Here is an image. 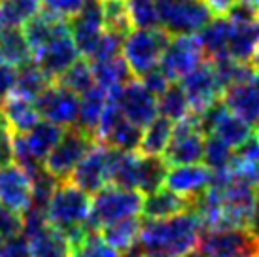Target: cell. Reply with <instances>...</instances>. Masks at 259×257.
Returning <instances> with one entry per match:
<instances>
[{"mask_svg":"<svg viewBox=\"0 0 259 257\" xmlns=\"http://www.w3.org/2000/svg\"><path fill=\"white\" fill-rule=\"evenodd\" d=\"M157 112H159V115H163V117H166L168 121H172V123L182 121V119H186L187 115L191 114L189 100H187L180 83L172 81L163 93L159 95Z\"/></svg>","mask_w":259,"mask_h":257,"instance_id":"cell-34","label":"cell"},{"mask_svg":"<svg viewBox=\"0 0 259 257\" xmlns=\"http://www.w3.org/2000/svg\"><path fill=\"white\" fill-rule=\"evenodd\" d=\"M259 46V15L248 19H231V38L227 55L242 63H250Z\"/></svg>","mask_w":259,"mask_h":257,"instance_id":"cell-21","label":"cell"},{"mask_svg":"<svg viewBox=\"0 0 259 257\" xmlns=\"http://www.w3.org/2000/svg\"><path fill=\"white\" fill-rule=\"evenodd\" d=\"M214 182V172L206 164H176L166 172L165 186L189 202L204 193Z\"/></svg>","mask_w":259,"mask_h":257,"instance_id":"cell-16","label":"cell"},{"mask_svg":"<svg viewBox=\"0 0 259 257\" xmlns=\"http://www.w3.org/2000/svg\"><path fill=\"white\" fill-rule=\"evenodd\" d=\"M252 66L255 68V70H259V46H257V50H255V53H253V57H252Z\"/></svg>","mask_w":259,"mask_h":257,"instance_id":"cell-50","label":"cell"},{"mask_svg":"<svg viewBox=\"0 0 259 257\" xmlns=\"http://www.w3.org/2000/svg\"><path fill=\"white\" fill-rule=\"evenodd\" d=\"M246 2H248V4H252V6L259 12V0H246Z\"/></svg>","mask_w":259,"mask_h":257,"instance_id":"cell-53","label":"cell"},{"mask_svg":"<svg viewBox=\"0 0 259 257\" xmlns=\"http://www.w3.org/2000/svg\"><path fill=\"white\" fill-rule=\"evenodd\" d=\"M14 163V133L0 115V166Z\"/></svg>","mask_w":259,"mask_h":257,"instance_id":"cell-46","label":"cell"},{"mask_svg":"<svg viewBox=\"0 0 259 257\" xmlns=\"http://www.w3.org/2000/svg\"><path fill=\"white\" fill-rule=\"evenodd\" d=\"M253 79L257 81V85H259V70H255V76H253Z\"/></svg>","mask_w":259,"mask_h":257,"instance_id":"cell-55","label":"cell"},{"mask_svg":"<svg viewBox=\"0 0 259 257\" xmlns=\"http://www.w3.org/2000/svg\"><path fill=\"white\" fill-rule=\"evenodd\" d=\"M108 163H110V148L104 144H97L91 148V151L85 157L81 159L72 174L68 176L66 182L74 184L79 187L81 191L87 195H95V193L108 186Z\"/></svg>","mask_w":259,"mask_h":257,"instance_id":"cell-14","label":"cell"},{"mask_svg":"<svg viewBox=\"0 0 259 257\" xmlns=\"http://www.w3.org/2000/svg\"><path fill=\"white\" fill-rule=\"evenodd\" d=\"M65 128L55 125V123H50L46 119H40V121L30 128L29 133H25V142L29 146V150L32 151V155L38 159V161H46V157L50 155V151L53 150V146L59 142V138L63 136Z\"/></svg>","mask_w":259,"mask_h":257,"instance_id":"cell-30","label":"cell"},{"mask_svg":"<svg viewBox=\"0 0 259 257\" xmlns=\"http://www.w3.org/2000/svg\"><path fill=\"white\" fill-rule=\"evenodd\" d=\"M199 44L202 53L208 61H216L222 57H229V38H231V19L227 15H214L201 30H199Z\"/></svg>","mask_w":259,"mask_h":257,"instance_id":"cell-22","label":"cell"},{"mask_svg":"<svg viewBox=\"0 0 259 257\" xmlns=\"http://www.w3.org/2000/svg\"><path fill=\"white\" fill-rule=\"evenodd\" d=\"M135 29H159L157 0H125Z\"/></svg>","mask_w":259,"mask_h":257,"instance_id":"cell-38","label":"cell"},{"mask_svg":"<svg viewBox=\"0 0 259 257\" xmlns=\"http://www.w3.org/2000/svg\"><path fill=\"white\" fill-rule=\"evenodd\" d=\"M68 29L78 53L89 59L104 32L102 0H85L78 14L68 19Z\"/></svg>","mask_w":259,"mask_h":257,"instance_id":"cell-12","label":"cell"},{"mask_svg":"<svg viewBox=\"0 0 259 257\" xmlns=\"http://www.w3.org/2000/svg\"><path fill=\"white\" fill-rule=\"evenodd\" d=\"M138 172H140L138 151H121L110 148L108 180L112 186L138 191Z\"/></svg>","mask_w":259,"mask_h":257,"instance_id":"cell-23","label":"cell"},{"mask_svg":"<svg viewBox=\"0 0 259 257\" xmlns=\"http://www.w3.org/2000/svg\"><path fill=\"white\" fill-rule=\"evenodd\" d=\"M97 144H99L97 138L85 131H81L78 125L65 128L63 136L59 138V142L53 146V150L44 161V168L51 172L57 180L66 182L76 168V164L85 157Z\"/></svg>","mask_w":259,"mask_h":257,"instance_id":"cell-6","label":"cell"},{"mask_svg":"<svg viewBox=\"0 0 259 257\" xmlns=\"http://www.w3.org/2000/svg\"><path fill=\"white\" fill-rule=\"evenodd\" d=\"M15 85V68L6 63H0V100L14 93Z\"/></svg>","mask_w":259,"mask_h":257,"instance_id":"cell-48","label":"cell"},{"mask_svg":"<svg viewBox=\"0 0 259 257\" xmlns=\"http://www.w3.org/2000/svg\"><path fill=\"white\" fill-rule=\"evenodd\" d=\"M204 133L199 123V117L191 112L186 119L174 123L170 142L166 146L163 159L168 166L176 164H195L202 161L204 153Z\"/></svg>","mask_w":259,"mask_h":257,"instance_id":"cell-8","label":"cell"},{"mask_svg":"<svg viewBox=\"0 0 259 257\" xmlns=\"http://www.w3.org/2000/svg\"><path fill=\"white\" fill-rule=\"evenodd\" d=\"M85 0H40V6L53 15L70 19L78 14Z\"/></svg>","mask_w":259,"mask_h":257,"instance_id":"cell-45","label":"cell"},{"mask_svg":"<svg viewBox=\"0 0 259 257\" xmlns=\"http://www.w3.org/2000/svg\"><path fill=\"white\" fill-rule=\"evenodd\" d=\"M34 104L40 117H44L46 121L55 123L63 128L74 127L78 123L79 95L61 85L59 81L50 83L48 89L34 100Z\"/></svg>","mask_w":259,"mask_h":257,"instance_id":"cell-11","label":"cell"},{"mask_svg":"<svg viewBox=\"0 0 259 257\" xmlns=\"http://www.w3.org/2000/svg\"><path fill=\"white\" fill-rule=\"evenodd\" d=\"M168 164L163 155H142L140 153V172H138V191L150 195L165 187Z\"/></svg>","mask_w":259,"mask_h":257,"instance_id":"cell-33","label":"cell"},{"mask_svg":"<svg viewBox=\"0 0 259 257\" xmlns=\"http://www.w3.org/2000/svg\"><path fill=\"white\" fill-rule=\"evenodd\" d=\"M202 223L193 210L163 218L144 220L135 250L144 257H184L199 248Z\"/></svg>","mask_w":259,"mask_h":257,"instance_id":"cell-1","label":"cell"},{"mask_svg":"<svg viewBox=\"0 0 259 257\" xmlns=\"http://www.w3.org/2000/svg\"><path fill=\"white\" fill-rule=\"evenodd\" d=\"M0 257H32L29 238L25 235L0 238Z\"/></svg>","mask_w":259,"mask_h":257,"instance_id":"cell-44","label":"cell"},{"mask_svg":"<svg viewBox=\"0 0 259 257\" xmlns=\"http://www.w3.org/2000/svg\"><path fill=\"white\" fill-rule=\"evenodd\" d=\"M32 204L30 206H36L46 210L48 208V202H50L51 195L55 191V187L61 184V180H57L51 172H48L46 168L38 170L32 178Z\"/></svg>","mask_w":259,"mask_h":257,"instance_id":"cell-41","label":"cell"},{"mask_svg":"<svg viewBox=\"0 0 259 257\" xmlns=\"http://www.w3.org/2000/svg\"><path fill=\"white\" fill-rule=\"evenodd\" d=\"M140 227H142V222L138 216H135V218H125L121 222L104 225L101 229V235L114 250L127 253V251L135 250L138 235H140Z\"/></svg>","mask_w":259,"mask_h":257,"instance_id":"cell-29","label":"cell"},{"mask_svg":"<svg viewBox=\"0 0 259 257\" xmlns=\"http://www.w3.org/2000/svg\"><path fill=\"white\" fill-rule=\"evenodd\" d=\"M140 81H142V83H144V85L148 87V89H150V91L155 95V97H159V95L165 91L166 87L172 83L170 79L166 78L165 72L161 70L159 66H155L153 70H150L148 74H144V76L140 78Z\"/></svg>","mask_w":259,"mask_h":257,"instance_id":"cell-47","label":"cell"},{"mask_svg":"<svg viewBox=\"0 0 259 257\" xmlns=\"http://www.w3.org/2000/svg\"><path fill=\"white\" fill-rule=\"evenodd\" d=\"M57 81L61 85L68 87L76 95H83L93 85H97L93 76V66L89 63V59H78L76 63L66 68L65 74Z\"/></svg>","mask_w":259,"mask_h":257,"instance_id":"cell-35","label":"cell"},{"mask_svg":"<svg viewBox=\"0 0 259 257\" xmlns=\"http://www.w3.org/2000/svg\"><path fill=\"white\" fill-rule=\"evenodd\" d=\"M159 29L168 36L197 34L214 17L206 0H157Z\"/></svg>","mask_w":259,"mask_h":257,"instance_id":"cell-5","label":"cell"},{"mask_svg":"<svg viewBox=\"0 0 259 257\" xmlns=\"http://www.w3.org/2000/svg\"><path fill=\"white\" fill-rule=\"evenodd\" d=\"M237 0H206V4L210 6V10L214 12V15H225L229 12L233 4Z\"/></svg>","mask_w":259,"mask_h":257,"instance_id":"cell-49","label":"cell"},{"mask_svg":"<svg viewBox=\"0 0 259 257\" xmlns=\"http://www.w3.org/2000/svg\"><path fill=\"white\" fill-rule=\"evenodd\" d=\"M21 229H23L21 214L0 202V238H10V236L21 235Z\"/></svg>","mask_w":259,"mask_h":257,"instance_id":"cell-43","label":"cell"},{"mask_svg":"<svg viewBox=\"0 0 259 257\" xmlns=\"http://www.w3.org/2000/svg\"><path fill=\"white\" fill-rule=\"evenodd\" d=\"M89 63L93 66L95 83L101 85L102 89H106V91L117 89V87L125 85L127 81L133 79L131 68L127 66L123 55H117V57L112 59H102V61H89Z\"/></svg>","mask_w":259,"mask_h":257,"instance_id":"cell-28","label":"cell"},{"mask_svg":"<svg viewBox=\"0 0 259 257\" xmlns=\"http://www.w3.org/2000/svg\"><path fill=\"white\" fill-rule=\"evenodd\" d=\"M48 222L61 233L87 225L91 214V197L70 182H61L51 195L48 208Z\"/></svg>","mask_w":259,"mask_h":257,"instance_id":"cell-3","label":"cell"},{"mask_svg":"<svg viewBox=\"0 0 259 257\" xmlns=\"http://www.w3.org/2000/svg\"><path fill=\"white\" fill-rule=\"evenodd\" d=\"M255 136H257V138H259V128H257V133H255Z\"/></svg>","mask_w":259,"mask_h":257,"instance_id":"cell-57","label":"cell"},{"mask_svg":"<svg viewBox=\"0 0 259 257\" xmlns=\"http://www.w3.org/2000/svg\"><path fill=\"white\" fill-rule=\"evenodd\" d=\"M197 250L202 257H255L259 253V236L246 229L202 231Z\"/></svg>","mask_w":259,"mask_h":257,"instance_id":"cell-7","label":"cell"},{"mask_svg":"<svg viewBox=\"0 0 259 257\" xmlns=\"http://www.w3.org/2000/svg\"><path fill=\"white\" fill-rule=\"evenodd\" d=\"M108 97L125 119L142 128L159 115L157 97L140 79H131L125 85L112 89L108 91Z\"/></svg>","mask_w":259,"mask_h":257,"instance_id":"cell-9","label":"cell"},{"mask_svg":"<svg viewBox=\"0 0 259 257\" xmlns=\"http://www.w3.org/2000/svg\"><path fill=\"white\" fill-rule=\"evenodd\" d=\"M204 53L195 34L170 36L159 61V68L170 81H180L202 63Z\"/></svg>","mask_w":259,"mask_h":257,"instance_id":"cell-10","label":"cell"},{"mask_svg":"<svg viewBox=\"0 0 259 257\" xmlns=\"http://www.w3.org/2000/svg\"><path fill=\"white\" fill-rule=\"evenodd\" d=\"M191 208V202L180 195H176L170 189H159L155 193L144 195L142 200V212L144 220H163V218H170V216L182 214Z\"/></svg>","mask_w":259,"mask_h":257,"instance_id":"cell-24","label":"cell"},{"mask_svg":"<svg viewBox=\"0 0 259 257\" xmlns=\"http://www.w3.org/2000/svg\"><path fill=\"white\" fill-rule=\"evenodd\" d=\"M255 257H259V253H257V255H255Z\"/></svg>","mask_w":259,"mask_h":257,"instance_id":"cell-58","label":"cell"},{"mask_svg":"<svg viewBox=\"0 0 259 257\" xmlns=\"http://www.w3.org/2000/svg\"><path fill=\"white\" fill-rule=\"evenodd\" d=\"M170 36L163 29H135L123 38L121 55L138 79L159 66Z\"/></svg>","mask_w":259,"mask_h":257,"instance_id":"cell-4","label":"cell"},{"mask_svg":"<svg viewBox=\"0 0 259 257\" xmlns=\"http://www.w3.org/2000/svg\"><path fill=\"white\" fill-rule=\"evenodd\" d=\"M180 85L186 93L193 114H202L208 106L222 99L223 89L220 85L212 63H201L193 72L180 79Z\"/></svg>","mask_w":259,"mask_h":257,"instance_id":"cell-13","label":"cell"},{"mask_svg":"<svg viewBox=\"0 0 259 257\" xmlns=\"http://www.w3.org/2000/svg\"><path fill=\"white\" fill-rule=\"evenodd\" d=\"M202 161L214 174L229 172L231 161H233V148L227 146L223 140H220L218 136L208 135V138L204 140Z\"/></svg>","mask_w":259,"mask_h":257,"instance_id":"cell-36","label":"cell"},{"mask_svg":"<svg viewBox=\"0 0 259 257\" xmlns=\"http://www.w3.org/2000/svg\"><path fill=\"white\" fill-rule=\"evenodd\" d=\"M222 102L231 114L240 117L250 127L259 125V85L255 79L240 81L223 89Z\"/></svg>","mask_w":259,"mask_h":257,"instance_id":"cell-18","label":"cell"},{"mask_svg":"<svg viewBox=\"0 0 259 257\" xmlns=\"http://www.w3.org/2000/svg\"><path fill=\"white\" fill-rule=\"evenodd\" d=\"M106 104H108V91L102 89L101 85H93L89 91L79 95V114L76 125L81 131L95 136Z\"/></svg>","mask_w":259,"mask_h":257,"instance_id":"cell-25","label":"cell"},{"mask_svg":"<svg viewBox=\"0 0 259 257\" xmlns=\"http://www.w3.org/2000/svg\"><path fill=\"white\" fill-rule=\"evenodd\" d=\"M123 257H144V255H140L137 250H131V251H127V253H125Z\"/></svg>","mask_w":259,"mask_h":257,"instance_id":"cell-52","label":"cell"},{"mask_svg":"<svg viewBox=\"0 0 259 257\" xmlns=\"http://www.w3.org/2000/svg\"><path fill=\"white\" fill-rule=\"evenodd\" d=\"M102 17H104V29L127 36L131 32L129 12L125 6V0H102Z\"/></svg>","mask_w":259,"mask_h":257,"instance_id":"cell-39","label":"cell"},{"mask_svg":"<svg viewBox=\"0 0 259 257\" xmlns=\"http://www.w3.org/2000/svg\"><path fill=\"white\" fill-rule=\"evenodd\" d=\"M255 191H257V197H259V178H257V182H255Z\"/></svg>","mask_w":259,"mask_h":257,"instance_id":"cell-56","label":"cell"},{"mask_svg":"<svg viewBox=\"0 0 259 257\" xmlns=\"http://www.w3.org/2000/svg\"><path fill=\"white\" fill-rule=\"evenodd\" d=\"M184 257H202V255L199 253V250H195V251H191V253H187V255H184Z\"/></svg>","mask_w":259,"mask_h":257,"instance_id":"cell-54","label":"cell"},{"mask_svg":"<svg viewBox=\"0 0 259 257\" xmlns=\"http://www.w3.org/2000/svg\"><path fill=\"white\" fill-rule=\"evenodd\" d=\"M0 202L23 214L32 204V182L15 163L0 166Z\"/></svg>","mask_w":259,"mask_h":257,"instance_id":"cell-17","label":"cell"},{"mask_svg":"<svg viewBox=\"0 0 259 257\" xmlns=\"http://www.w3.org/2000/svg\"><path fill=\"white\" fill-rule=\"evenodd\" d=\"M40 8V0H0L6 27H23V23L36 15Z\"/></svg>","mask_w":259,"mask_h":257,"instance_id":"cell-37","label":"cell"},{"mask_svg":"<svg viewBox=\"0 0 259 257\" xmlns=\"http://www.w3.org/2000/svg\"><path fill=\"white\" fill-rule=\"evenodd\" d=\"M34 57V51L27 42L21 27H6L0 38V63H6L14 68L29 63Z\"/></svg>","mask_w":259,"mask_h":257,"instance_id":"cell-26","label":"cell"},{"mask_svg":"<svg viewBox=\"0 0 259 257\" xmlns=\"http://www.w3.org/2000/svg\"><path fill=\"white\" fill-rule=\"evenodd\" d=\"M72 257H119V251L102 238L101 231H91L78 246L72 248Z\"/></svg>","mask_w":259,"mask_h":257,"instance_id":"cell-40","label":"cell"},{"mask_svg":"<svg viewBox=\"0 0 259 257\" xmlns=\"http://www.w3.org/2000/svg\"><path fill=\"white\" fill-rule=\"evenodd\" d=\"M78 50L74 46L70 34L59 36L55 40L48 42L40 50L34 51L32 61L38 64V68L46 74L50 81H57L65 70L78 61Z\"/></svg>","mask_w":259,"mask_h":257,"instance_id":"cell-15","label":"cell"},{"mask_svg":"<svg viewBox=\"0 0 259 257\" xmlns=\"http://www.w3.org/2000/svg\"><path fill=\"white\" fill-rule=\"evenodd\" d=\"M144 195L137 189H123L117 186H104L91 199V214L87 225L101 231L104 225L121 222L125 218H135L142 212Z\"/></svg>","mask_w":259,"mask_h":257,"instance_id":"cell-2","label":"cell"},{"mask_svg":"<svg viewBox=\"0 0 259 257\" xmlns=\"http://www.w3.org/2000/svg\"><path fill=\"white\" fill-rule=\"evenodd\" d=\"M123 38H125V36L104 29L101 40L97 44V48H95L93 55L89 57V61H102V59H112V57L121 55Z\"/></svg>","mask_w":259,"mask_h":257,"instance_id":"cell-42","label":"cell"},{"mask_svg":"<svg viewBox=\"0 0 259 257\" xmlns=\"http://www.w3.org/2000/svg\"><path fill=\"white\" fill-rule=\"evenodd\" d=\"M0 115L8 127L12 128V133H17V135L29 133L42 119L34 100L25 99L17 93H10L6 99L0 100Z\"/></svg>","mask_w":259,"mask_h":257,"instance_id":"cell-20","label":"cell"},{"mask_svg":"<svg viewBox=\"0 0 259 257\" xmlns=\"http://www.w3.org/2000/svg\"><path fill=\"white\" fill-rule=\"evenodd\" d=\"M4 30H6V21H4V15H2V12H0V38H2V34H4Z\"/></svg>","mask_w":259,"mask_h":257,"instance_id":"cell-51","label":"cell"},{"mask_svg":"<svg viewBox=\"0 0 259 257\" xmlns=\"http://www.w3.org/2000/svg\"><path fill=\"white\" fill-rule=\"evenodd\" d=\"M32 257H72V244L59 229L48 227L29 238Z\"/></svg>","mask_w":259,"mask_h":257,"instance_id":"cell-27","label":"cell"},{"mask_svg":"<svg viewBox=\"0 0 259 257\" xmlns=\"http://www.w3.org/2000/svg\"><path fill=\"white\" fill-rule=\"evenodd\" d=\"M23 34L27 38V42L30 44L32 51H36L59 36L70 34L68 19L53 15L44 10V12L32 15L29 21L23 23Z\"/></svg>","mask_w":259,"mask_h":257,"instance_id":"cell-19","label":"cell"},{"mask_svg":"<svg viewBox=\"0 0 259 257\" xmlns=\"http://www.w3.org/2000/svg\"><path fill=\"white\" fill-rule=\"evenodd\" d=\"M50 83H53V81L46 78V74L38 68V64L34 61H29V63L21 64L19 68H15L14 93L21 95L25 99L36 100L48 89Z\"/></svg>","mask_w":259,"mask_h":257,"instance_id":"cell-32","label":"cell"},{"mask_svg":"<svg viewBox=\"0 0 259 257\" xmlns=\"http://www.w3.org/2000/svg\"><path fill=\"white\" fill-rule=\"evenodd\" d=\"M172 128H174L172 121H168L163 115H157L142 131V140H140L138 151L142 155H163L168 142H170Z\"/></svg>","mask_w":259,"mask_h":257,"instance_id":"cell-31","label":"cell"}]
</instances>
